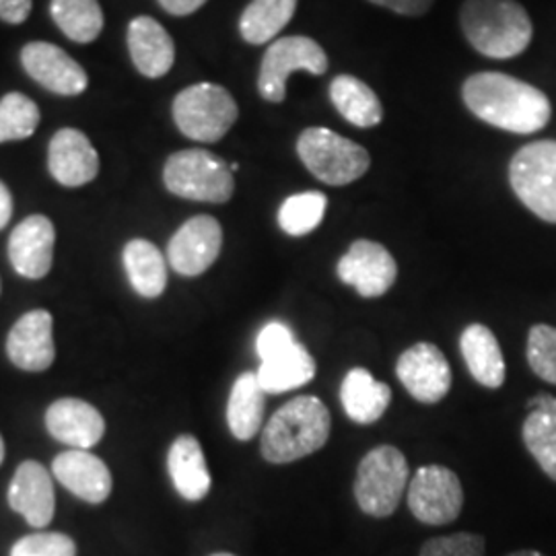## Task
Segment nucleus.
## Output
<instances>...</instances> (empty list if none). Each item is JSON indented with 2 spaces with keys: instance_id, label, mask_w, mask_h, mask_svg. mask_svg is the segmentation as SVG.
<instances>
[{
  "instance_id": "nucleus-1",
  "label": "nucleus",
  "mask_w": 556,
  "mask_h": 556,
  "mask_svg": "<svg viewBox=\"0 0 556 556\" xmlns=\"http://www.w3.org/2000/svg\"><path fill=\"white\" fill-rule=\"evenodd\" d=\"M464 103L477 118L505 132L534 135L551 122V101L530 83L503 75L478 73L464 83Z\"/></svg>"
},
{
  "instance_id": "nucleus-2",
  "label": "nucleus",
  "mask_w": 556,
  "mask_h": 556,
  "mask_svg": "<svg viewBox=\"0 0 556 556\" xmlns=\"http://www.w3.org/2000/svg\"><path fill=\"white\" fill-rule=\"evenodd\" d=\"M330 431V410L319 397H293L266 422L260 452L270 464H291L319 452Z\"/></svg>"
},
{
  "instance_id": "nucleus-3",
  "label": "nucleus",
  "mask_w": 556,
  "mask_h": 556,
  "mask_svg": "<svg viewBox=\"0 0 556 556\" xmlns=\"http://www.w3.org/2000/svg\"><path fill=\"white\" fill-rule=\"evenodd\" d=\"M459 23L466 40L489 59H516L534 36L530 15L516 0H466Z\"/></svg>"
},
{
  "instance_id": "nucleus-4",
  "label": "nucleus",
  "mask_w": 556,
  "mask_h": 556,
  "mask_svg": "<svg viewBox=\"0 0 556 556\" xmlns=\"http://www.w3.org/2000/svg\"><path fill=\"white\" fill-rule=\"evenodd\" d=\"M410 468L404 454L394 445L374 447L358 464L355 498L365 516L390 517L397 509L404 491H408Z\"/></svg>"
},
{
  "instance_id": "nucleus-5",
  "label": "nucleus",
  "mask_w": 556,
  "mask_h": 556,
  "mask_svg": "<svg viewBox=\"0 0 556 556\" xmlns=\"http://www.w3.org/2000/svg\"><path fill=\"white\" fill-rule=\"evenodd\" d=\"M165 188L179 199L223 204L233 197L236 179L225 161L204 149L174 153L163 167Z\"/></svg>"
},
{
  "instance_id": "nucleus-6",
  "label": "nucleus",
  "mask_w": 556,
  "mask_h": 556,
  "mask_svg": "<svg viewBox=\"0 0 556 556\" xmlns=\"http://www.w3.org/2000/svg\"><path fill=\"white\" fill-rule=\"evenodd\" d=\"M172 112L179 132L197 142L223 139L239 116L233 96L215 83H197L179 91Z\"/></svg>"
},
{
  "instance_id": "nucleus-7",
  "label": "nucleus",
  "mask_w": 556,
  "mask_h": 556,
  "mask_svg": "<svg viewBox=\"0 0 556 556\" xmlns=\"http://www.w3.org/2000/svg\"><path fill=\"white\" fill-rule=\"evenodd\" d=\"M298 155L309 174L328 186L353 184L363 178L371 165L365 147L321 126L301 132Z\"/></svg>"
},
{
  "instance_id": "nucleus-8",
  "label": "nucleus",
  "mask_w": 556,
  "mask_h": 556,
  "mask_svg": "<svg viewBox=\"0 0 556 556\" xmlns=\"http://www.w3.org/2000/svg\"><path fill=\"white\" fill-rule=\"evenodd\" d=\"M509 184L538 219L556 225V140L521 147L509 163Z\"/></svg>"
},
{
  "instance_id": "nucleus-9",
  "label": "nucleus",
  "mask_w": 556,
  "mask_h": 556,
  "mask_svg": "<svg viewBox=\"0 0 556 556\" xmlns=\"http://www.w3.org/2000/svg\"><path fill=\"white\" fill-rule=\"evenodd\" d=\"M295 71L324 75L328 56L318 41L305 36H287L273 41L260 64V96L270 103H280L287 96V79Z\"/></svg>"
},
{
  "instance_id": "nucleus-10",
  "label": "nucleus",
  "mask_w": 556,
  "mask_h": 556,
  "mask_svg": "<svg viewBox=\"0 0 556 556\" xmlns=\"http://www.w3.org/2000/svg\"><path fill=\"white\" fill-rule=\"evenodd\" d=\"M464 507V489L454 470L445 466H422L408 482V509L427 526L456 521Z\"/></svg>"
},
{
  "instance_id": "nucleus-11",
  "label": "nucleus",
  "mask_w": 556,
  "mask_h": 556,
  "mask_svg": "<svg viewBox=\"0 0 556 556\" xmlns=\"http://www.w3.org/2000/svg\"><path fill=\"white\" fill-rule=\"evenodd\" d=\"M337 275L344 285L353 287L361 298L376 299L386 295L396 282L397 264L381 243L357 239L349 252L338 260Z\"/></svg>"
},
{
  "instance_id": "nucleus-12",
  "label": "nucleus",
  "mask_w": 556,
  "mask_h": 556,
  "mask_svg": "<svg viewBox=\"0 0 556 556\" xmlns=\"http://www.w3.org/2000/svg\"><path fill=\"white\" fill-rule=\"evenodd\" d=\"M223 229L211 215L186 220L167 245L169 266L181 277H199L206 273L220 254Z\"/></svg>"
},
{
  "instance_id": "nucleus-13",
  "label": "nucleus",
  "mask_w": 556,
  "mask_h": 556,
  "mask_svg": "<svg viewBox=\"0 0 556 556\" xmlns=\"http://www.w3.org/2000/svg\"><path fill=\"white\" fill-rule=\"evenodd\" d=\"M396 376L406 392L422 404H438L452 390L450 363L431 342L406 349L397 358Z\"/></svg>"
},
{
  "instance_id": "nucleus-14",
  "label": "nucleus",
  "mask_w": 556,
  "mask_h": 556,
  "mask_svg": "<svg viewBox=\"0 0 556 556\" xmlns=\"http://www.w3.org/2000/svg\"><path fill=\"white\" fill-rule=\"evenodd\" d=\"M21 64L31 79L54 96L75 98L89 85V77L79 62L48 41H31L23 46Z\"/></svg>"
},
{
  "instance_id": "nucleus-15",
  "label": "nucleus",
  "mask_w": 556,
  "mask_h": 556,
  "mask_svg": "<svg viewBox=\"0 0 556 556\" xmlns=\"http://www.w3.org/2000/svg\"><path fill=\"white\" fill-rule=\"evenodd\" d=\"M56 229L46 215L21 220L9 238V260L23 278L40 280L52 270Z\"/></svg>"
},
{
  "instance_id": "nucleus-16",
  "label": "nucleus",
  "mask_w": 556,
  "mask_h": 556,
  "mask_svg": "<svg viewBox=\"0 0 556 556\" xmlns=\"http://www.w3.org/2000/svg\"><path fill=\"white\" fill-rule=\"evenodd\" d=\"M7 355L23 371L40 374L50 369L56 358L52 314L46 309H34L21 316L7 338Z\"/></svg>"
},
{
  "instance_id": "nucleus-17",
  "label": "nucleus",
  "mask_w": 556,
  "mask_h": 556,
  "mask_svg": "<svg viewBox=\"0 0 556 556\" xmlns=\"http://www.w3.org/2000/svg\"><path fill=\"white\" fill-rule=\"evenodd\" d=\"M48 169L60 186L80 188L98 178L100 155L77 128H60L48 147Z\"/></svg>"
},
{
  "instance_id": "nucleus-18",
  "label": "nucleus",
  "mask_w": 556,
  "mask_h": 556,
  "mask_svg": "<svg viewBox=\"0 0 556 556\" xmlns=\"http://www.w3.org/2000/svg\"><path fill=\"white\" fill-rule=\"evenodd\" d=\"M9 505L25 517L31 528H46L54 519V484L40 462H23L9 486Z\"/></svg>"
},
{
  "instance_id": "nucleus-19",
  "label": "nucleus",
  "mask_w": 556,
  "mask_h": 556,
  "mask_svg": "<svg viewBox=\"0 0 556 556\" xmlns=\"http://www.w3.org/2000/svg\"><path fill=\"white\" fill-rule=\"evenodd\" d=\"M46 427L52 438L75 450L98 445L105 433L100 410L79 397L56 400L46 413Z\"/></svg>"
},
{
  "instance_id": "nucleus-20",
  "label": "nucleus",
  "mask_w": 556,
  "mask_h": 556,
  "mask_svg": "<svg viewBox=\"0 0 556 556\" xmlns=\"http://www.w3.org/2000/svg\"><path fill=\"white\" fill-rule=\"evenodd\" d=\"M52 475L75 497L100 505L112 493V475L103 459L87 450H68L54 457Z\"/></svg>"
},
{
  "instance_id": "nucleus-21",
  "label": "nucleus",
  "mask_w": 556,
  "mask_h": 556,
  "mask_svg": "<svg viewBox=\"0 0 556 556\" xmlns=\"http://www.w3.org/2000/svg\"><path fill=\"white\" fill-rule=\"evenodd\" d=\"M128 50L137 71L147 79L165 77L176 60V46L160 21L140 15L128 25Z\"/></svg>"
},
{
  "instance_id": "nucleus-22",
  "label": "nucleus",
  "mask_w": 556,
  "mask_h": 556,
  "mask_svg": "<svg viewBox=\"0 0 556 556\" xmlns=\"http://www.w3.org/2000/svg\"><path fill=\"white\" fill-rule=\"evenodd\" d=\"M260 361L262 365L256 376L266 394H285L303 388L316 378L318 371L316 358L298 340Z\"/></svg>"
},
{
  "instance_id": "nucleus-23",
  "label": "nucleus",
  "mask_w": 556,
  "mask_h": 556,
  "mask_svg": "<svg viewBox=\"0 0 556 556\" xmlns=\"http://www.w3.org/2000/svg\"><path fill=\"white\" fill-rule=\"evenodd\" d=\"M167 472L179 493L186 501H202L213 486V478L206 466L199 439L194 435H179L167 454Z\"/></svg>"
},
{
  "instance_id": "nucleus-24",
  "label": "nucleus",
  "mask_w": 556,
  "mask_h": 556,
  "mask_svg": "<svg viewBox=\"0 0 556 556\" xmlns=\"http://www.w3.org/2000/svg\"><path fill=\"white\" fill-rule=\"evenodd\" d=\"M523 420V445L534 457L542 472L556 482V396L538 394L528 402Z\"/></svg>"
},
{
  "instance_id": "nucleus-25",
  "label": "nucleus",
  "mask_w": 556,
  "mask_h": 556,
  "mask_svg": "<svg viewBox=\"0 0 556 556\" xmlns=\"http://www.w3.org/2000/svg\"><path fill=\"white\" fill-rule=\"evenodd\" d=\"M459 349L470 376L480 386L497 390L505 383V358L491 328L484 324H470L459 337Z\"/></svg>"
},
{
  "instance_id": "nucleus-26",
  "label": "nucleus",
  "mask_w": 556,
  "mask_h": 556,
  "mask_svg": "<svg viewBox=\"0 0 556 556\" xmlns=\"http://www.w3.org/2000/svg\"><path fill=\"white\" fill-rule=\"evenodd\" d=\"M340 402L351 420L358 425H374L388 410L392 402V390L388 383L374 378L367 369L355 367L342 381Z\"/></svg>"
},
{
  "instance_id": "nucleus-27",
  "label": "nucleus",
  "mask_w": 556,
  "mask_h": 556,
  "mask_svg": "<svg viewBox=\"0 0 556 556\" xmlns=\"http://www.w3.org/2000/svg\"><path fill=\"white\" fill-rule=\"evenodd\" d=\"M122 262L126 277L140 298L157 299L167 289V264L160 248L147 239H132L124 245Z\"/></svg>"
},
{
  "instance_id": "nucleus-28",
  "label": "nucleus",
  "mask_w": 556,
  "mask_h": 556,
  "mask_svg": "<svg viewBox=\"0 0 556 556\" xmlns=\"http://www.w3.org/2000/svg\"><path fill=\"white\" fill-rule=\"evenodd\" d=\"M266 408V392L260 386L258 376L252 371L241 374L231 388L227 402V425L233 438L250 441L258 435Z\"/></svg>"
},
{
  "instance_id": "nucleus-29",
  "label": "nucleus",
  "mask_w": 556,
  "mask_h": 556,
  "mask_svg": "<svg viewBox=\"0 0 556 556\" xmlns=\"http://www.w3.org/2000/svg\"><path fill=\"white\" fill-rule=\"evenodd\" d=\"M330 100L338 114L357 128H374L383 119V108L374 89L351 75H340L330 85Z\"/></svg>"
},
{
  "instance_id": "nucleus-30",
  "label": "nucleus",
  "mask_w": 556,
  "mask_h": 556,
  "mask_svg": "<svg viewBox=\"0 0 556 556\" xmlns=\"http://www.w3.org/2000/svg\"><path fill=\"white\" fill-rule=\"evenodd\" d=\"M295 11L298 0H252L239 17V34L252 46L268 43L293 20Z\"/></svg>"
},
{
  "instance_id": "nucleus-31",
  "label": "nucleus",
  "mask_w": 556,
  "mask_h": 556,
  "mask_svg": "<svg viewBox=\"0 0 556 556\" xmlns=\"http://www.w3.org/2000/svg\"><path fill=\"white\" fill-rule=\"evenodd\" d=\"M50 15L68 40L91 43L103 29V11L98 0H52Z\"/></svg>"
},
{
  "instance_id": "nucleus-32",
  "label": "nucleus",
  "mask_w": 556,
  "mask_h": 556,
  "mask_svg": "<svg viewBox=\"0 0 556 556\" xmlns=\"http://www.w3.org/2000/svg\"><path fill=\"white\" fill-rule=\"evenodd\" d=\"M328 199L321 192H301L285 200L278 208V225L287 236L303 238L316 231L324 220Z\"/></svg>"
},
{
  "instance_id": "nucleus-33",
  "label": "nucleus",
  "mask_w": 556,
  "mask_h": 556,
  "mask_svg": "<svg viewBox=\"0 0 556 556\" xmlns=\"http://www.w3.org/2000/svg\"><path fill=\"white\" fill-rule=\"evenodd\" d=\"M40 108L23 93H7L0 100V144L29 139L40 126Z\"/></svg>"
},
{
  "instance_id": "nucleus-34",
  "label": "nucleus",
  "mask_w": 556,
  "mask_h": 556,
  "mask_svg": "<svg viewBox=\"0 0 556 556\" xmlns=\"http://www.w3.org/2000/svg\"><path fill=\"white\" fill-rule=\"evenodd\" d=\"M526 355L538 378L556 386V328L548 324L532 326Z\"/></svg>"
},
{
  "instance_id": "nucleus-35",
  "label": "nucleus",
  "mask_w": 556,
  "mask_h": 556,
  "mask_svg": "<svg viewBox=\"0 0 556 556\" xmlns=\"http://www.w3.org/2000/svg\"><path fill=\"white\" fill-rule=\"evenodd\" d=\"M11 556H77V544L66 534L38 532L15 542Z\"/></svg>"
},
{
  "instance_id": "nucleus-36",
  "label": "nucleus",
  "mask_w": 556,
  "mask_h": 556,
  "mask_svg": "<svg viewBox=\"0 0 556 556\" xmlns=\"http://www.w3.org/2000/svg\"><path fill=\"white\" fill-rule=\"evenodd\" d=\"M418 556H484V538L470 532L431 538Z\"/></svg>"
},
{
  "instance_id": "nucleus-37",
  "label": "nucleus",
  "mask_w": 556,
  "mask_h": 556,
  "mask_svg": "<svg viewBox=\"0 0 556 556\" xmlns=\"http://www.w3.org/2000/svg\"><path fill=\"white\" fill-rule=\"evenodd\" d=\"M291 342H295L291 328L282 321H270L260 330L258 338H256V353L260 358L268 357L270 353H275Z\"/></svg>"
},
{
  "instance_id": "nucleus-38",
  "label": "nucleus",
  "mask_w": 556,
  "mask_h": 556,
  "mask_svg": "<svg viewBox=\"0 0 556 556\" xmlns=\"http://www.w3.org/2000/svg\"><path fill=\"white\" fill-rule=\"evenodd\" d=\"M369 2L383 7V9H390V11H394L397 15L420 17V15H425L433 7L435 0H369Z\"/></svg>"
},
{
  "instance_id": "nucleus-39",
  "label": "nucleus",
  "mask_w": 556,
  "mask_h": 556,
  "mask_svg": "<svg viewBox=\"0 0 556 556\" xmlns=\"http://www.w3.org/2000/svg\"><path fill=\"white\" fill-rule=\"evenodd\" d=\"M34 0H0V20L20 25L29 17Z\"/></svg>"
},
{
  "instance_id": "nucleus-40",
  "label": "nucleus",
  "mask_w": 556,
  "mask_h": 556,
  "mask_svg": "<svg viewBox=\"0 0 556 556\" xmlns=\"http://www.w3.org/2000/svg\"><path fill=\"white\" fill-rule=\"evenodd\" d=\"M206 0H160L161 9H165L169 15L188 17L197 13Z\"/></svg>"
},
{
  "instance_id": "nucleus-41",
  "label": "nucleus",
  "mask_w": 556,
  "mask_h": 556,
  "mask_svg": "<svg viewBox=\"0 0 556 556\" xmlns=\"http://www.w3.org/2000/svg\"><path fill=\"white\" fill-rule=\"evenodd\" d=\"M11 217H13V197L7 184L0 181V231L9 225Z\"/></svg>"
},
{
  "instance_id": "nucleus-42",
  "label": "nucleus",
  "mask_w": 556,
  "mask_h": 556,
  "mask_svg": "<svg viewBox=\"0 0 556 556\" xmlns=\"http://www.w3.org/2000/svg\"><path fill=\"white\" fill-rule=\"evenodd\" d=\"M507 556H546L542 555V553H538V551H517V553H511V555Z\"/></svg>"
},
{
  "instance_id": "nucleus-43",
  "label": "nucleus",
  "mask_w": 556,
  "mask_h": 556,
  "mask_svg": "<svg viewBox=\"0 0 556 556\" xmlns=\"http://www.w3.org/2000/svg\"><path fill=\"white\" fill-rule=\"evenodd\" d=\"M2 459H4V441L0 438V464H2Z\"/></svg>"
},
{
  "instance_id": "nucleus-44",
  "label": "nucleus",
  "mask_w": 556,
  "mask_h": 556,
  "mask_svg": "<svg viewBox=\"0 0 556 556\" xmlns=\"http://www.w3.org/2000/svg\"><path fill=\"white\" fill-rule=\"evenodd\" d=\"M229 167H231V172H233V174H236V172H239V163H231Z\"/></svg>"
},
{
  "instance_id": "nucleus-45",
  "label": "nucleus",
  "mask_w": 556,
  "mask_h": 556,
  "mask_svg": "<svg viewBox=\"0 0 556 556\" xmlns=\"http://www.w3.org/2000/svg\"><path fill=\"white\" fill-rule=\"evenodd\" d=\"M211 556H236V555H231V553H215V555H211Z\"/></svg>"
}]
</instances>
